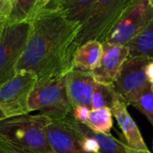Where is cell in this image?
Returning a JSON list of instances; mask_svg holds the SVG:
<instances>
[{"instance_id": "obj_27", "label": "cell", "mask_w": 153, "mask_h": 153, "mask_svg": "<svg viewBox=\"0 0 153 153\" xmlns=\"http://www.w3.org/2000/svg\"><path fill=\"white\" fill-rule=\"evenodd\" d=\"M152 90L153 91V84H152Z\"/></svg>"}, {"instance_id": "obj_24", "label": "cell", "mask_w": 153, "mask_h": 153, "mask_svg": "<svg viewBox=\"0 0 153 153\" xmlns=\"http://www.w3.org/2000/svg\"><path fill=\"white\" fill-rule=\"evenodd\" d=\"M0 153H17L10 145L0 138Z\"/></svg>"}, {"instance_id": "obj_11", "label": "cell", "mask_w": 153, "mask_h": 153, "mask_svg": "<svg viewBox=\"0 0 153 153\" xmlns=\"http://www.w3.org/2000/svg\"><path fill=\"white\" fill-rule=\"evenodd\" d=\"M97 83L91 72L72 69L66 74V93L73 108L85 106L91 109V100Z\"/></svg>"}, {"instance_id": "obj_8", "label": "cell", "mask_w": 153, "mask_h": 153, "mask_svg": "<svg viewBox=\"0 0 153 153\" xmlns=\"http://www.w3.org/2000/svg\"><path fill=\"white\" fill-rule=\"evenodd\" d=\"M152 61L146 56L128 57L120 67L113 86L117 92L130 104L137 100L151 84L146 75V67Z\"/></svg>"}, {"instance_id": "obj_25", "label": "cell", "mask_w": 153, "mask_h": 153, "mask_svg": "<svg viewBox=\"0 0 153 153\" xmlns=\"http://www.w3.org/2000/svg\"><path fill=\"white\" fill-rule=\"evenodd\" d=\"M146 75L149 82L153 84V60H152L146 67Z\"/></svg>"}, {"instance_id": "obj_19", "label": "cell", "mask_w": 153, "mask_h": 153, "mask_svg": "<svg viewBox=\"0 0 153 153\" xmlns=\"http://www.w3.org/2000/svg\"><path fill=\"white\" fill-rule=\"evenodd\" d=\"M38 0H11V13L8 24L30 22Z\"/></svg>"}, {"instance_id": "obj_4", "label": "cell", "mask_w": 153, "mask_h": 153, "mask_svg": "<svg viewBox=\"0 0 153 153\" xmlns=\"http://www.w3.org/2000/svg\"><path fill=\"white\" fill-rule=\"evenodd\" d=\"M131 0H95L88 21L81 27L77 37L79 47L89 41L104 42Z\"/></svg>"}, {"instance_id": "obj_15", "label": "cell", "mask_w": 153, "mask_h": 153, "mask_svg": "<svg viewBox=\"0 0 153 153\" xmlns=\"http://www.w3.org/2000/svg\"><path fill=\"white\" fill-rule=\"evenodd\" d=\"M102 55V42L89 40L82 44L74 57V69L92 72L100 64Z\"/></svg>"}, {"instance_id": "obj_28", "label": "cell", "mask_w": 153, "mask_h": 153, "mask_svg": "<svg viewBox=\"0 0 153 153\" xmlns=\"http://www.w3.org/2000/svg\"><path fill=\"white\" fill-rule=\"evenodd\" d=\"M151 1H152V3H153V0H151Z\"/></svg>"}, {"instance_id": "obj_21", "label": "cell", "mask_w": 153, "mask_h": 153, "mask_svg": "<svg viewBox=\"0 0 153 153\" xmlns=\"http://www.w3.org/2000/svg\"><path fill=\"white\" fill-rule=\"evenodd\" d=\"M11 13V0H0V31L8 24Z\"/></svg>"}, {"instance_id": "obj_22", "label": "cell", "mask_w": 153, "mask_h": 153, "mask_svg": "<svg viewBox=\"0 0 153 153\" xmlns=\"http://www.w3.org/2000/svg\"><path fill=\"white\" fill-rule=\"evenodd\" d=\"M91 109L88 107L85 106H79L76 107L74 108H73V112H72V116L73 117L81 123L85 124L87 122L88 117H89V113Z\"/></svg>"}, {"instance_id": "obj_16", "label": "cell", "mask_w": 153, "mask_h": 153, "mask_svg": "<svg viewBox=\"0 0 153 153\" xmlns=\"http://www.w3.org/2000/svg\"><path fill=\"white\" fill-rule=\"evenodd\" d=\"M129 57L146 56L153 60V21L128 45Z\"/></svg>"}, {"instance_id": "obj_18", "label": "cell", "mask_w": 153, "mask_h": 153, "mask_svg": "<svg viewBox=\"0 0 153 153\" xmlns=\"http://www.w3.org/2000/svg\"><path fill=\"white\" fill-rule=\"evenodd\" d=\"M119 94L115 90L113 84H103L97 83L92 100L91 109H98L101 108H111Z\"/></svg>"}, {"instance_id": "obj_1", "label": "cell", "mask_w": 153, "mask_h": 153, "mask_svg": "<svg viewBox=\"0 0 153 153\" xmlns=\"http://www.w3.org/2000/svg\"><path fill=\"white\" fill-rule=\"evenodd\" d=\"M30 28L15 73L26 70L37 80L66 75L74 69L82 25L68 21L50 3L30 21Z\"/></svg>"}, {"instance_id": "obj_6", "label": "cell", "mask_w": 153, "mask_h": 153, "mask_svg": "<svg viewBox=\"0 0 153 153\" xmlns=\"http://www.w3.org/2000/svg\"><path fill=\"white\" fill-rule=\"evenodd\" d=\"M36 82L33 73L21 70L0 84V112L4 117L30 114L29 100Z\"/></svg>"}, {"instance_id": "obj_9", "label": "cell", "mask_w": 153, "mask_h": 153, "mask_svg": "<svg viewBox=\"0 0 153 153\" xmlns=\"http://www.w3.org/2000/svg\"><path fill=\"white\" fill-rule=\"evenodd\" d=\"M45 131L54 153H88L83 149L85 135L72 114L64 119L51 121Z\"/></svg>"}, {"instance_id": "obj_23", "label": "cell", "mask_w": 153, "mask_h": 153, "mask_svg": "<svg viewBox=\"0 0 153 153\" xmlns=\"http://www.w3.org/2000/svg\"><path fill=\"white\" fill-rule=\"evenodd\" d=\"M53 0H38L37 1V4L35 5V9H34V13H33V16L38 13L39 12L40 10H42L43 8L47 7ZM32 16V17H33ZM31 20V19H30Z\"/></svg>"}, {"instance_id": "obj_10", "label": "cell", "mask_w": 153, "mask_h": 153, "mask_svg": "<svg viewBox=\"0 0 153 153\" xmlns=\"http://www.w3.org/2000/svg\"><path fill=\"white\" fill-rule=\"evenodd\" d=\"M129 57L127 46L102 42V55L99 65L91 72L99 83L112 84L120 67Z\"/></svg>"}, {"instance_id": "obj_17", "label": "cell", "mask_w": 153, "mask_h": 153, "mask_svg": "<svg viewBox=\"0 0 153 153\" xmlns=\"http://www.w3.org/2000/svg\"><path fill=\"white\" fill-rule=\"evenodd\" d=\"M85 125L99 133L110 134L113 126V114L111 109L108 108L91 109Z\"/></svg>"}, {"instance_id": "obj_2", "label": "cell", "mask_w": 153, "mask_h": 153, "mask_svg": "<svg viewBox=\"0 0 153 153\" xmlns=\"http://www.w3.org/2000/svg\"><path fill=\"white\" fill-rule=\"evenodd\" d=\"M50 122L41 114L2 117L0 138L17 153H54L45 131Z\"/></svg>"}, {"instance_id": "obj_20", "label": "cell", "mask_w": 153, "mask_h": 153, "mask_svg": "<svg viewBox=\"0 0 153 153\" xmlns=\"http://www.w3.org/2000/svg\"><path fill=\"white\" fill-rule=\"evenodd\" d=\"M129 105H132L142 112L153 126V91L152 83L145 88L137 100L132 101Z\"/></svg>"}, {"instance_id": "obj_26", "label": "cell", "mask_w": 153, "mask_h": 153, "mask_svg": "<svg viewBox=\"0 0 153 153\" xmlns=\"http://www.w3.org/2000/svg\"><path fill=\"white\" fill-rule=\"evenodd\" d=\"M2 117H4L2 116V114H1V112H0V118H2Z\"/></svg>"}, {"instance_id": "obj_12", "label": "cell", "mask_w": 153, "mask_h": 153, "mask_svg": "<svg viewBox=\"0 0 153 153\" xmlns=\"http://www.w3.org/2000/svg\"><path fill=\"white\" fill-rule=\"evenodd\" d=\"M128 102L121 95H119L110 109L112 111L113 117L117 121L126 143L131 148L138 152H148L150 151L143 141L141 132L136 123L128 113Z\"/></svg>"}, {"instance_id": "obj_5", "label": "cell", "mask_w": 153, "mask_h": 153, "mask_svg": "<svg viewBox=\"0 0 153 153\" xmlns=\"http://www.w3.org/2000/svg\"><path fill=\"white\" fill-rule=\"evenodd\" d=\"M153 21L151 0H131L104 42L127 46Z\"/></svg>"}, {"instance_id": "obj_14", "label": "cell", "mask_w": 153, "mask_h": 153, "mask_svg": "<svg viewBox=\"0 0 153 153\" xmlns=\"http://www.w3.org/2000/svg\"><path fill=\"white\" fill-rule=\"evenodd\" d=\"M51 3L68 21L82 26L92 12L95 0H53Z\"/></svg>"}, {"instance_id": "obj_3", "label": "cell", "mask_w": 153, "mask_h": 153, "mask_svg": "<svg viewBox=\"0 0 153 153\" xmlns=\"http://www.w3.org/2000/svg\"><path fill=\"white\" fill-rule=\"evenodd\" d=\"M30 113L39 111L51 121L64 119L73 112L65 88V75L37 80L29 100Z\"/></svg>"}, {"instance_id": "obj_7", "label": "cell", "mask_w": 153, "mask_h": 153, "mask_svg": "<svg viewBox=\"0 0 153 153\" xmlns=\"http://www.w3.org/2000/svg\"><path fill=\"white\" fill-rule=\"evenodd\" d=\"M30 28V22L7 24L0 31V84L15 74Z\"/></svg>"}, {"instance_id": "obj_13", "label": "cell", "mask_w": 153, "mask_h": 153, "mask_svg": "<svg viewBox=\"0 0 153 153\" xmlns=\"http://www.w3.org/2000/svg\"><path fill=\"white\" fill-rule=\"evenodd\" d=\"M77 125L86 136L94 139L98 143L99 153H152L151 152H138L131 148L123 136L121 137V140H118L110 134H103L94 131L83 123L77 121Z\"/></svg>"}]
</instances>
